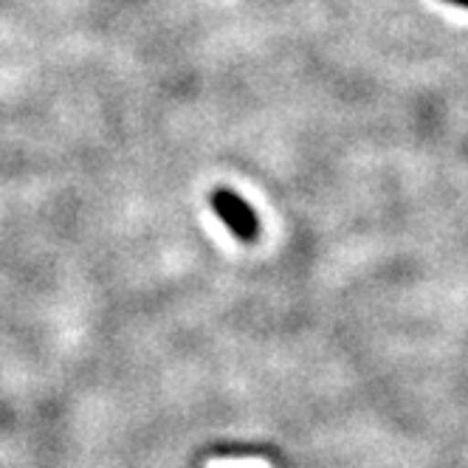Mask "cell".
<instances>
[{
  "mask_svg": "<svg viewBox=\"0 0 468 468\" xmlns=\"http://www.w3.org/2000/svg\"><path fill=\"white\" fill-rule=\"evenodd\" d=\"M212 209L234 231V238H240V240L257 238V218L240 195H234L231 189H215L212 192Z\"/></svg>",
  "mask_w": 468,
  "mask_h": 468,
  "instance_id": "6da1fadb",
  "label": "cell"
},
{
  "mask_svg": "<svg viewBox=\"0 0 468 468\" xmlns=\"http://www.w3.org/2000/svg\"><path fill=\"white\" fill-rule=\"evenodd\" d=\"M449 4H457V6H468V0H449Z\"/></svg>",
  "mask_w": 468,
  "mask_h": 468,
  "instance_id": "7a4b0ae2",
  "label": "cell"
}]
</instances>
